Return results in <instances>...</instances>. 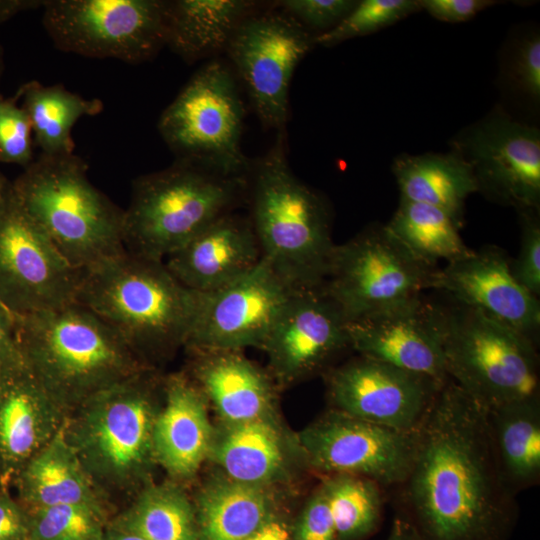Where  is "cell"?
<instances>
[{
	"label": "cell",
	"mask_w": 540,
	"mask_h": 540,
	"mask_svg": "<svg viewBox=\"0 0 540 540\" xmlns=\"http://www.w3.org/2000/svg\"><path fill=\"white\" fill-rule=\"evenodd\" d=\"M398 515L418 540H509L514 494L493 449L486 411L451 379L417 428Z\"/></svg>",
	"instance_id": "6da1fadb"
},
{
	"label": "cell",
	"mask_w": 540,
	"mask_h": 540,
	"mask_svg": "<svg viewBox=\"0 0 540 540\" xmlns=\"http://www.w3.org/2000/svg\"><path fill=\"white\" fill-rule=\"evenodd\" d=\"M200 300L164 261L125 250L82 270L74 302L108 323L147 365L186 345Z\"/></svg>",
	"instance_id": "7a4b0ae2"
},
{
	"label": "cell",
	"mask_w": 540,
	"mask_h": 540,
	"mask_svg": "<svg viewBox=\"0 0 540 540\" xmlns=\"http://www.w3.org/2000/svg\"><path fill=\"white\" fill-rule=\"evenodd\" d=\"M286 132L252 161L246 201L262 257L292 288L323 284L335 243L324 197L301 181L287 158Z\"/></svg>",
	"instance_id": "3957f363"
},
{
	"label": "cell",
	"mask_w": 540,
	"mask_h": 540,
	"mask_svg": "<svg viewBox=\"0 0 540 540\" xmlns=\"http://www.w3.org/2000/svg\"><path fill=\"white\" fill-rule=\"evenodd\" d=\"M16 317L27 367L68 414L150 368L116 330L77 302Z\"/></svg>",
	"instance_id": "277c9868"
},
{
	"label": "cell",
	"mask_w": 540,
	"mask_h": 540,
	"mask_svg": "<svg viewBox=\"0 0 540 540\" xmlns=\"http://www.w3.org/2000/svg\"><path fill=\"white\" fill-rule=\"evenodd\" d=\"M11 185L73 268L86 270L126 250L124 210L90 182L87 163L75 153H41Z\"/></svg>",
	"instance_id": "5b68a950"
},
{
	"label": "cell",
	"mask_w": 540,
	"mask_h": 540,
	"mask_svg": "<svg viewBox=\"0 0 540 540\" xmlns=\"http://www.w3.org/2000/svg\"><path fill=\"white\" fill-rule=\"evenodd\" d=\"M247 177H228L189 162L132 181L123 217V242L131 253L164 261L221 216L246 201Z\"/></svg>",
	"instance_id": "8992f818"
},
{
	"label": "cell",
	"mask_w": 540,
	"mask_h": 540,
	"mask_svg": "<svg viewBox=\"0 0 540 540\" xmlns=\"http://www.w3.org/2000/svg\"><path fill=\"white\" fill-rule=\"evenodd\" d=\"M157 384L147 368L93 395L68 414L66 440L99 493L132 488L155 459Z\"/></svg>",
	"instance_id": "52a82bcc"
},
{
	"label": "cell",
	"mask_w": 540,
	"mask_h": 540,
	"mask_svg": "<svg viewBox=\"0 0 540 540\" xmlns=\"http://www.w3.org/2000/svg\"><path fill=\"white\" fill-rule=\"evenodd\" d=\"M446 373L485 411L540 401L536 342L480 311L444 309Z\"/></svg>",
	"instance_id": "ba28073f"
},
{
	"label": "cell",
	"mask_w": 540,
	"mask_h": 540,
	"mask_svg": "<svg viewBox=\"0 0 540 540\" xmlns=\"http://www.w3.org/2000/svg\"><path fill=\"white\" fill-rule=\"evenodd\" d=\"M245 107L231 67L203 64L163 110L157 128L176 160L228 177H247L252 160L242 151Z\"/></svg>",
	"instance_id": "9c48e42d"
},
{
	"label": "cell",
	"mask_w": 540,
	"mask_h": 540,
	"mask_svg": "<svg viewBox=\"0 0 540 540\" xmlns=\"http://www.w3.org/2000/svg\"><path fill=\"white\" fill-rule=\"evenodd\" d=\"M42 9L47 35L66 53L141 64L166 46L167 0H46Z\"/></svg>",
	"instance_id": "30bf717a"
},
{
	"label": "cell",
	"mask_w": 540,
	"mask_h": 540,
	"mask_svg": "<svg viewBox=\"0 0 540 540\" xmlns=\"http://www.w3.org/2000/svg\"><path fill=\"white\" fill-rule=\"evenodd\" d=\"M436 269L415 259L384 225H373L335 244L321 286L352 322L419 297Z\"/></svg>",
	"instance_id": "8fae6325"
},
{
	"label": "cell",
	"mask_w": 540,
	"mask_h": 540,
	"mask_svg": "<svg viewBox=\"0 0 540 540\" xmlns=\"http://www.w3.org/2000/svg\"><path fill=\"white\" fill-rule=\"evenodd\" d=\"M314 38L276 4L247 17L231 38L225 53L264 128L286 132L291 79Z\"/></svg>",
	"instance_id": "7c38bea8"
},
{
	"label": "cell",
	"mask_w": 540,
	"mask_h": 540,
	"mask_svg": "<svg viewBox=\"0 0 540 540\" xmlns=\"http://www.w3.org/2000/svg\"><path fill=\"white\" fill-rule=\"evenodd\" d=\"M73 268L26 213L11 182L0 200V302L16 316L74 302Z\"/></svg>",
	"instance_id": "4fadbf2b"
},
{
	"label": "cell",
	"mask_w": 540,
	"mask_h": 540,
	"mask_svg": "<svg viewBox=\"0 0 540 540\" xmlns=\"http://www.w3.org/2000/svg\"><path fill=\"white\" fill-rule=\"evenodd\" d=\"M471 167L478 192L506 206L540 211V131L494 109L451 142Z\"/></svg>",
	"instance_id": "5bb4252c"
},
{
	"label": "cell",
	"mask_w": 540,
	"mask_h": 540,
	"mask_svg": "<svg viewBox=\"0 0 540 540\" xmlns=\"http://www.w3.org/2000/svg\"><path fill=\"white\" fill-rule=\"evenodd\" d=\"M300 442L308 463L319 471L398 487L412 466L417 430L400 431L333 410L306 429Z\"/></svg>",
	"instance_id": "9a60e30c"
},
{
	"label": "cell",
	"mask_w": 540,
	"mask_h": 540,
	"mask_svg": "<svg viewBox=\"0 0 540 540\" xmlns=\"http://www.w3.org/2000/svg\"><path fill=\"white\" fill-rule=\"evenodd\" d=\"M288 285L262 257L250 273L209 293H201L186 347L241 350L262 348L291 295Z\"/></svg>",
	"instance_id": "2e32d148"
},
{
	"label": "cell",
	"mask_w": 540,
	"mask_h": 540,
	"mask_svg": "<svg viewBox=\"0 0 540 540\" xmlns=\"http://www.w3.org/2000/svg\"><path fill=\"white\" fill-rule=\"evenodd\" d=\"M335 410L400 431H415L443 384L388 363L359 356L331 370Z\"/></svg>",
	"instance_id": "e0dca14e"
},
{
	"label": "cell",
	"mask_w": 540,
	"mask_h": 540,
	"mask_svg": "<svg viewBox=\"0 0 540 540\" xmlns=\"http://www.w3.org/2000/svg\"><path fill=\"white\" fill-rule=\"evenodd\" d=\"M350 348L360 356L426 376L448 379L443 352L444 309L421 296L391 309L348 322Z\"/></svg>",
	"instance_id": "ac0fdd59"
},
{
	"label": "cell",
	"mask_w": 540,
	"mask_h": 540,
	"mask_svg": "<svg viewBox=\"0 0 540 540\" xmlns=\"http://www.w3.org/2000/svg\"><path fill=\"white\" fill-rule=\"evenodd\" d=\"M347 323L322 286L296 290L262 346L275 376L293 381L322 368L350 347Z\"/></svg>",
	"instance_id": "d6986e66"
},
{
	"label": "cell",
	"mask_w": 540,
	"mask_h": 540,
	"mask_svg": "<svg viewBox=\"0 0 540 540\" xmlns=\"http://www.w3.org/2000/svg\"><path fill=\"white\" fill-rule=\"evenodd\" d=\"M430 289L448 293L459 305L480 311L536 342L539 299L514 278L510 259L501 248L486 246L437 268Z\"/></svg>",
	"instance_id": "ffe728a7"
},
{
	"label": "cell",
	"mask_w": 540,
	"mask_h": 540,
	"mask_svg": "<svg viewBox=\"0 0 540 540\" xmlns=\"http://www.w3.org/2000/svg\"><path fill=\"white\" fill-rule=\"evenodd\" d=\"M261 260L249 217L230 212L170 254L164 263L182 285L209 293L250 273Z\"/></svg>",
	"instance_id": "44dd1931"
},
{
	"label": "cell",
	"mask_w": 540,
	"mask_h": 540,
	"mask_svg": "<svg viewBox=\"0 0 540 540\" xmlns=\"http://www.w3.org/2000/svg\"><path fill=\"white\" fill-rule=\"evenodd\" d=\"M67 416L27 365L0 378V482L17 476Z\"/></svg>",
	"instance_id": "7402d4cb"
},
{
	"label": "cell",
	"mask_w": 540,
	"mask_h": 540,
	"mask_svg": "<svg viewBox=\"0 0 540 540\" xmlns=\"http://www.w3.org/2000/svg\"><path fill=\"white\" fill-rule=\"evenodd\" d=\"M164 399L153 427L155 460L170 474L188 477L211 448L205 395L197 384L179 374L164 381Z\"/></svg>",
	"instance_id": "603a6c76"
},
{
	"label": "cell",
	"mask_w": 540,
	"mask_h": 540,
	"mask_svg": "<svg viewBox=\"0 0 540 540\" xmlns=\"http://www.w3.org/2000/svg\"><path fill=\"white\" fill-rule=\"evenodd\" d=\"M197 353L196 383L233 425L264 419L272 407L268 377L239 350L189 348Z\"/></svg>",
	"instance_id": "cb8c5ba5"
},
{
	"label": "cell",
	"mask_w": 540,
	"mask_h": 540,
	"mask_svg": "<svg viewBox=\"0 0 540 540\" xmlns=\"http://www.w3.org/2000/svg\"><path fill=\"white\" fill-rule=\"evenodd\" d=\"M260 6L250 0L168 1L166 46L188 64L215 59Z\"/></svg>",
	"instance_id": "d4e9b609"
},
{
	"label": "cell",
	"mask_w": 540,
	"mask_h": 540,
	"mask_svg": "<svg viewBox=\"0 0 540 540\" xmlns=\"http://www.w3.org/2000/svg\"><path fill=\"white\" fill-rule=\"evenodd\" d=\"M400 197L431 205L449 214L461 227L466 199L478 192L470 165L455 151L401 154L392 163Z\"/></svg>",
	"instance_id": "484cf974"
},
{
	"label": "cell",
	"mask_w": 540,
	"mask_h": 540,
	"mask_svg": "<svg viewBox=\"0 0 540 540\" xmlns=\"http://www.w3.org/2000/svg\"><path fill=\"white\" fill-rule=\"evenodd\" d=\"M21 494L32 510L62 504L101 508L100 493L85 473L62 429L17 475Z\"/></svg>",
	"instance_id": "4316f807"
},
{
	"label": "cell",
	"mask_w": 540,
	"mask_h": 540,
	"mask_svg": "<svg viewBox=\"0 0 540 540\" xmlns=\"http://www.w3.org/2000/svg\"><path fill=\"white\" fill-rule=\"evenodd\" d=\"M490 437L501 474L517 494L540 479V401L486 411Z\"/></svg>",
	"instance_id": "83f0119b"
},
{
	"label": "cell",
	"mask_w": 540,
	"mask_h": 540,
	"mask_svg": "<svg viewBox=\"0 0 540 540\" xmlns=\"http://www.w3.org/2000/svg\"><path fill=\"white\" fill-rule=\"evenodd\" d=\"M15 96L29 116L34 143L45 155L74 153V125L80 118L98 115L104 108L98 98H84L62 84L44 85L37 80L22 84Z\"/></svg>",
	"instance_id": "f1b7e54d"
},
{
	"label": "cell",
	"mask_w": 540,
	"mask_h": 540,
	"mask_svg": "<svg viewBox=\"0 0 540 540\" xmlns=\"http://www.w3.org/2000/svg\"><path fill=\"white\" fill-rule=\"evenodd\" d=\"M387 231L418 261L437 268L440 260L447 263L473 252L463 241L461 226L437 207L400 197Z\"/></svg>",
	"instance_id": "f546056e"
},
{
	"label": "cell",
	"mask_w": 540,
	"mask_h": 540,
	"mask_svg": "<svg viewBox=\"0 0 540 540\" xmlns=\"http://www.w3.org/2000/svg\"><path fill=\"white\" fill-rule=\"evenodd\" d=\"M270 502L260 485L233 480L207 488L199 500L202 540H246L269 520Z\"/></svg>",
	"instance_id": "4dcf8cb0"
},
{
	"label": "cell",
	"mask_w": 540,
	"mask_h": 540,
	"mask_svg": "<svg viewBox=\"0 0 540 540\" xmlns=\"http://www.w3.org/2000/svg\"><path fill=\"white\" fill-rule=\"evenodd\" d=\"M216 458L231 480L253 485L273 478L283 464L280 438L266 418L233 425Z\"/></svg>",
	"instance_id": "1f68e13d"
},
{
	"label": "cell",
	"mask_w": 540,
	"mask_h": 540,
	"mask_svg": "<svg viewBox=\"0 0 540 540\" xmlns=\"http://www.w3.org/2000/svg\"><path fill=\"white\" fill-rule=\"evenodd\" d=\"M334 522L336 540H356L371 534L381 520V486L365 477L333 475L323 485Z\"/></svg>",
	"instance_id": "d6a6232c"
},
{
	"label": "cell",
	"mask_w": 540,
	"mask_h": 540,
	"mask_svg": "<svg viewBox=\"0 0 540 540\" xmlns=\"http://www.w3.org/2000/svg\"><path fill=\"white\" fill-rule=\"evenodd\" d=\"M124 529L144 540H197L190 503L180 490L167 485L142 491Z\"/></svg>",
	"instance_id": "836d02e7"
},
{
	"label": "cell",
	"mask_w": 540,
	"mask_h": 540,
	"mask_svg": "<svg viewBox=\"0 0 540 540\" xmlns=\"http://www.w3.org/2000/svg\"><path fill=\"white\" fill-rule=\"evenodd\" d=\"M30 540H104L102 508L62 504L32 510Z\"/></svg>",
	"instance_id": "e575fe53"
},
{
	"label": "cell",
	"mask_w": 540,
	"mask_h": 540,
	"mask_svg": "<svg viewBox=\"0 0 540 540\" xmlns=\"http://www.w3.org/2000/svg\"><path fill=\"white\" fill-rule=\"evenodd\" d=\"M418 0H363L335 27L315 35V45L331 47L374 33L420 11Z\"/></svg>",
	"instance_id": "d590c367"
},
{
	"label": "cell",
	"mask_w": 540,
	"mask_h": 540,
	"mask_svg": "<svg viewBox=\"0 0 540 540\" xmlns=\"http://www.w3.org/2000/svg\"><path fill=\"white\" fill-rule=\"evenodd\" d=\"M18 98L0 94V162L28 167L34 161L33 131Z\"/></svg>",
	"instance_id": "8d00e7d4"
},
{
	"label": "cell",
	"mask_w": 540,
	"mask_h": 540,
	"mask_svg": "<svg viewBox=\"0 0 540 540\" xmlns=\"http://www.w3.org/2000/svg\"><path fill=\"white\" fill-rule=\"evenodd\" d=\"M520 250L510 268L514 278L530 293L540 295V219L537 210L518 211Z\"/></svg>",
	"instance_id": "74e56055"
},
{
	"label": "cell",
	"mask_w": 540,
	"mask_h": 540,
	"mask_svg": "<svg viewBox=\"0 0 540 540\" xmlns=\"http://www.w3.org/2000/svg\"><path fill=\"white\" fill-rule=\"evenodd\" d=\"M354 0H283L275 4L307 30L324 33L335 27L357 5ZM319 33V34H321Z\"/></svg>",
	"instance_id": "f35d334b"
},
{
	"label": "cell",
	"mask_w": 540,
	"mask_h": 540,
	"mask_svg": "<svg viewBox=\"0 0 540 540\" xmlns=\"http://www.w3.org/2000/svg\"><path fill=\"white\" fill-rule=\"evenodd\" d=\"M296 540H336L334 522L323 486L303 510Z\"/></svg>",
	"instance_id": "ab89813d"
},
{
	"label": "cell",
	"mask_w": 540,
	"mask_h": 540,
	"mask_svg": "<svg viewBox=\"0 0 540 540\" xmlns=\"http://www.w3.org/2000/svg\"><path fill=\"white\" fill-rule=\"evenodd\" d=\"M513 77L520 89L535 101L540 99V37L526 38L515 55Z\"/></svg>",
	"instance_id": "60d3db41"
},
{
	"label": "cell",
	"mask_w": 540,
	"mask_h": 540,
	"mask_svg": "<svg viewBox=\"0 0 540 540\" xmlns=\"http://www.w3.org/2000/svg\"><path fill=\"white\" fill-rule=\"evenodd\" d=\"M25 365L17 317L0 302V378Z\"/></svg>",
	"instance_id": "b9f144b4"
},
{
	"label": "cell",
	"mask_w": 540,
	"mask_h": 540,
	"mask_svg": "<svg viewBox=\"0 0 540 540\" xmlns=\"http://www.w3.org/2000/svg\"><path fill=\"white\" fill-rule=\"evenodd\" d=\"M434 18L445 22H462L475 16L481 10L494 5L490 0H418Z\"/></svg>",
	"instance_id": "7bdbcfd3"
},
{
	"label": "cell",
	"mask_w": 540,
	"mask_h": 540,
	"mask_svg": "<svg viewBox=\"0 0 540 540\" xmlns=\"http://www.w3.org/2000/svg\"><path fill=\"white\" fill-rule=\"evenodd\" d=\"M0 540H30V515L4 493L0 496Z\"/></svg>",
	"instance_id": "ee69618b"
},
{
	"label": "cell",
	"mask_w": 540,
	"mask_h": 540,
	"mask_svg": "<svg viewBox=\"0 0 540 540\" xmlns=\"http://www.w3.org/2000/svg\"><path fill=\"white\" fill-rule=\"evenodd\" d=\"M46 0H0V25L20 13L43 8Z\"/></svg>",
	"instance_id": "f6af8a7d"
},
{
	"label": "cell",
	"mask_w": 540,
	"mask_h": 540,
	"mask_svg": "<svg viewBox=\"0 0 540 540\" xmlns=\"http://www.w3.org/2000/svg\"><path fill=\"white\" fill-rule=\"evenodd\" d=\"M246 540H289V534L282 523L268 520Z\"/></svg>",
	"instance_id": "bcb514c9"
},
{
	"label": "cell",
	"mask_w": 540,
	"mask_h": 540,
	"mask_svg": "<svg viewBox=\"0 0 540 540\" xmlns=\"http://www.w3.org/2000/svg\"><path fill=\"white\" fill-rule=\"evenodd\" d=\"M387 540H418L413 530L402 518L397 516L391 526Z\"/></svg>",
	"instance_id": "7dc6e473"
},
{
	"label": "cell",
	"mask_w": 540,
	"mask_h": 540,
	"mask_svg": "<svg viewBox=\"0 0 540 540\" xmlns=\"http://www.w3.org/2000/svg\"><path fill=\"white\" fill-rule=\"evenodd\" d=\"M104 540H144V539L140 537L139 535L124 529L123 531L113 533L111 536L104 538Z\"/></svg>",
	"instance_id": "c3c4849f"
},
{
	"label": "cell",
	"mask_w": 540,
	"mask_h": 540,
	"mask_svg": "<svg viewBox=\"0 0 540 540\" xmlns=\"http://www.w3.org/2000/svg\"><path fill=\"white\" fill-rule=\"evenodd\" d=\"M10 181L7 180V178L4 176V174L0 170V200L3 196V194L6 191V188L8 186Z\"/></svg>",
	"instance_id": "681fc988"
},
{
	"label": "cell",
	"mask_w": 540,
	"mask_h": 540,
	"mask_svg": "<svg viewBox=\"0 0 540 540\" xmlns=\"http://www.w3.org/2000/svg\"><path fill=\"white\" fill-rule=\"evenodd\" d=\"M4 72V52L0 43V83Z\"/></svg>",
	"instance_id": "f907efd6"
},
{
	"label": "cell",
	"mask_w": 540,
	"mask_h": 540,
	"mask_svg": "<svg viewBox=\"0 0 540 540\" xmlns=\"http://www.w3.org/2000/svg\"><path fill=\"white\" fill-rule=\"evenodd\" d=\"M3 494V491L0 489V496Z\"/></svg>",
	"instance_id": "816d5d0a"
}]
</instances>
